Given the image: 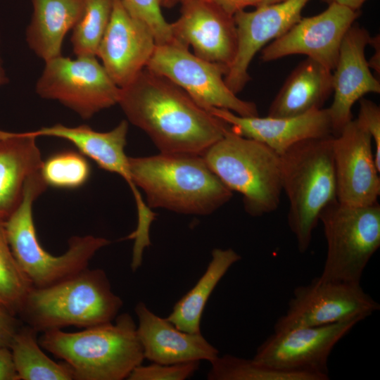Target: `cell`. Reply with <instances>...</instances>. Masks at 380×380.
Instances as JSON below:
<instances>
[{"mask_svg": "<svg viewBox=\"0 0 380 380\" xmlns=\"http://www.w3.org/2000/svg\"><path fill=\"white\" fill-rule=\"evenodd\" d=\"M231 15H234L236 13L245 10L248 6L258 7L260 5V0H207Z\"/></svg>", "mask_w": 380, "mask_h": 380, "instance_id": "36", "label": "cell"}, {"mask_svg": "<svg viewBox=\"0 0 380 380\" xmlns=\"http://www.w3.org/2000/svg\"><path fill=\"white\" fill-rule=\"evenodd\" d=\"M327 242L323 281L360 284L362 273L380 246V205L350 206L337 200L321 212Z\"/></svg>", "mask_w": 380, "mask_h": 380, "instance_id": "8", "label": "cell"}, {"mask_svg": "<svg viewBox=\"0 0 380 380\" xmlns=\"http://www.w3.org/2000/svg\"><path fill=\"white\" fill-rule=\"evenodd\" d=\"M358 15L359 11L331 2L323 12L301 18L285 34L272 41L262 49L261 58L270 62L302 54L333 71L343 37Z\"/></svg>", "mask_w": 380, "mask_h": 380, "instance_id": "13", "label": "cell"}, {"mask_svg": "<svg viewBox=\"0 0 380 380\" xmlns=\"http://www.w3.org/2000/svg\"><path fill=\"white\" fill-rule=\"evenodd\" d=\"M113 0H86L83 13L72 28L71 43L77 57L97 56L110 22Z\"/></svg>", "mask_w": 380, "mask_h": 380, "instance_id": "28", "label": "cell"}, {"mask_svg": "<svg viewBox=\"0 0 380 380\" xmlns=\"http://www.w3.org/2000/svg\"><path fill=\"white\" fill-rule=\"evenodd\" d=\"M39 343L72 369L74 380H123L144 360L137 325L131 315L77 332L52 329Z\"/></svg>", "mask_w": 380, "mask_h": 380, "instance_id": "3", "label": "cell"}, {"mask_svg": "<svg viewBox=\"0 0 380 380\" xmlns=\"http://www.w3.org/2000/svg\"><path fill=\"white\" fill-rule=\"evenodd\" d=\"M42 177L47 186L72 189L83 186L89 179V162L80 152L63 151L42 162Z\"/></svg>", "mask_w": 380, "mask_h": 380, "instance_id": "30", "label": "cell"}, {"mask_svg": "<svg viewBox=\"0 0 380 380\" xmlns=\"http://www.w3.org/2000/svg\"><path fill=\"white\" fill-rule=\"evenodd\" d=\"M366 0H329L328 4L335 2L353 11H358Z\"/></svg>", "mask_w": 380, "mask_h": 380, "instance_id": "38", "label": "cell"}, {"mask_svg": "<svg viewBox=\"0 0 380 380\" xmlns=\"http://www.w3.org/2000/svg\"><path fill=\"white\" fill-rule=\"evenodd\" d=\"M138 319L137 331L144 359L155 363L172 365L214 360L219 350L201 333L181 331L162 318L142 302L134 308Z\"/></svg>", "mask_w": 380, "mask_h": 380, "instance_id": "21", "label": "cell"}, {"mask_svg": "<svg viewBox=\"0 0 380 380\" xmlns=\"http://www.w3.org/2000/svg\"><path fill=\"white\" fill-rule=\"evenodd\" d=\"M40 170L27 179L17 208L5 220L7 239L22 272L34 288H44L69 279L88 267L96 253L110 241L92 235L74 236L67 251L55 256L44 249L37 239L32 208L47 188Z\"/></svg>", "mask_w": 380, "mask_h": 380, "instance_id": "6", "label": "cell"}, {"mask_svg": "<svg viewBox=\"0 0 380 380\" xmlns=\"http://www.w3.org/2000/svg\"><path fill=\"white\" fill-rule=\"evenodd\" d=\"M358 124L370 135L374 144V160L380 170V108L374 102L362 98L360 100Z\"/></svg>", "mask_w": 380, "mask_h": 380, "instance_id": "33", "label": "cell"}, {"mask_svg": "<svg viewBox=\"0 0 380 380\" xmlns=\"http://www.w3.org/2000/svg\"><path fill=\"white\" fill-rule=\"evenodd\" d=\"M1 309H6V308L5 307H4L1 304H0V310Z\"/></svg>", "mask_w": 380, "mask_h": 380, "instance_id": "43", "label": "cell"}, {"mask_svg": "<svg viewBox=\"0 0 380 380\" xmlns=\"http://www.w3.org/2000/svg\"><path fill=\"white\" fill-rule=\"evenodd\" d=\"M118 104L163 153L201 156L229 129L177 85L146 68L120 88Z\"/></svg>", "mask_w": 380, "mask_h": 380, "instance_id": "1", "label": "cell"}, {"mask_svg": "<svg viewBox=\"0 0 380 380\" xmlns=\"http://www.w3.org/2000/svg\"><path fill=\"white\" fill-rule=\"evenodd\" d=\"M283 1H285V0H260V5L258 6L279 3Z\"/></svg>", "mask_w": 380, "mask_h": 380, "instance_id": "41", "label": "cell"}, {"mask_svg": "<svg viewBox=\"0 0 380 380\" xmlns=\"http://www.w3.org/2000/svg\"><path fill=\"white\" fill-rule=\"evenodd\" d=\"M210 170L243 198L245 211L260 217L276 210L282 192L280 155L230 128L201 155Z\"/></svg>", "mask_w": 380, "mask_h": 380, "instance_id": "7", "label": "cell"}, {"mask_svg": "<svg viewBox=\"0 0 380 380\" xmlns=\"http://www.w3.org/2000/svg\"><path fill=\"white\" fill-rule=\"evenodd\" d=\"M0 380H20L8 347H0Z\"/></svg>", "mask_w": 380, "mask_h": 380, "instance_id": "35", "label": "cell"}, {"mask_svg": "<svg viewBox=\"0 0 380 380\" xmlns=\"http://www.w3.org/2000/svg\"><path fill=\"white\" fill-rule=\"evenodd\" d=\"M371 38L366 29L354 23L342 40L332 71L334 100L327 108L334 137L353 120L352 107L356 101L368 93H380L379 81L372 75L365 54Z\"/></svg>", "mask_w": 380, "mask_h": 380, "instance_id": "18", "label": "cell"}, {"mask_svg": "<svg viewBox=\"0 0 380 380\" xmlns=\"http://www.w3.org/2000/svg\"><path fill=\"white\" fill-rule=\"evenodd\" d=\"M156 46L149 27L132 15L121 0H113L97 56L118 87L123 88L137 77L146 67Z\"/></svg>", "mask_w": 380, "mask_h": 380, "instance_id": "16", "label": "cell"}, {"mask_svg": "<svg viewBox=\"0 0 380 380\" xmlns=\"http://www.w3.org/2000/svg\"><path fill=\"white\" fill-rule=\"evenodd\" d=\"M380 305L360 284L323 281L317 277L293 290L286 312L276 321L274 331L330 324L359 317L365 319Z\"/></svg>", "mask_w": 380, "mask_h": 380, "instance_id": "11", "label": "cell"}, {"mask_svg": "<svg viewBox=\"0 0 380 380\" xmlns=\"http://www.w3.org/2000/svg\"><path fill=\"white\" fill-rule=\"evenodd\" d=\"M37 137L0 130V218H6L22 201L25 182L40 170L43 160Z\"/></svg>", "mask_w": 380, "mask_h": 380, "instance_id": "22", "label": "cell"}, {"mask_svg": "<svg viewBox=\"0 0 380 380\" xmlns=\"http://www.w3.org/2000/svg\"><path fill=\"white\" fill-rule=\"evenodd\" d=\"M32 288L10 248L5 220L0 218V304L13 315H18Z\"/></svg>", "mask_w": 380, "mask_h": 380, "instance_id": "29", "label": "cell"}, {"mask_svg": "<svg viewBox=\"0 0 380 380\" xmlns=\"http://www.w3.org/2000/svg\"><path fill=\"white\" fill-rule=\"evenodd\" d=\"M363 319L359 317L315 327L274 331L257 348L255 360L280 371L329 379V357L334 346Z\"/></svg>", "mask_w": 380, "mask_h": 380, "instance_id": "12", "label": "cell"}, {"mask_svg": "<svg viewBox=\"0 0 380 380\" xmlns=\"http://www.w3.org/2000/svg\"><path fill=\"white\" fill-rule=\"evenodd\" d=\"M208 110L226 122L234 133L260 141L279 155L303 140L333 135L328 108L282 118L241 116L217 108Z\"/></svg>", "mask_w": 380, "mask_h": 380, "instance_id": "19", "label": "cell"}, {"mask_svg": "<svg viewBox=\"0 0 380 380\" xmlns=\"http://www.w3.org/2000/svg\"><path fill=\"white\" fill-rule=\"evenodd\" d=\"M241 259V255L231 248H214L203 274L175 303L166 319L181 331L201 333V317L210 296L229 269Z\"/></svg>", "mask_w": 380, "mask_h": 380, "instance_id": "25", "label": "cell"}, {"mask_svg": "<svg viewBox=\"0 0 380 380\" xmlns=\"http://www.w3.org/2000/svg\"><path fill=\"white\" fill-rule=\"evenodd\" d=\"M128 161L132 182L145 193L149 208L208 215L232 197L201 155L160 153Z\"/></svg>", "mask_w": 380, "mask_h": 380, "instance_id": "2", "label": "cell"}, {"mask_svg": "<svg viewBox=\"0 0 380 380\" xmlns=\"http://www.w3.org/2000/svg\"><path fill=\"white\" fill-rule=\"evenodd\" d=\"M369 44L372 45L375 48V53L374 56L371 58L370 61H368L370 68L374 69L376 72H378L379 74L380 70V51H379V37L375 36L372 37Z\"/></svg>", "mask_w": 380, "mask_h": 380, "instance_id": "37", "label": "cell"}, {"mask_svg": "<svg viewBox=\"0 0 380 380\" xmlns=\"http://www.w3.org/2000/svg\"><path fill=\"white\" fill-rule=\"evenodd\" d=\"M86 0H32L33 13L26 30L32 51L45 62L61 55L63 39L81 18Z\"/></svg>", "mask_w": 380, "mask_h": 380, "instance_id": "24", "label": "cell"}, {"mask_svg": "<svg viewBox=\"0 0 380 380\" xmlns=\"http://www.w3.org/2000/svg\"><path fill=\"white\" fill-rule=\"evenodd\" d=\"M37 331L21 325L10 349L20 380H74L71 367L65 362H57L42 350Z\"/></svg>", "mask_w": 380, "mask_h": 380, "instance_id": "26", "label": "cell"}, {"mask_svg": "<svg viewBox=\"0 0 380 380\" xmlns=\"http://www.w3.org/2000/svg\"><path fill=\"white\" fill-rule=\"evenodd\" d=\"M193 0H179V2L182 4H184L186 3H188L189 1H191Z\"/></svg>", "mask_w": 380, "mask_h": 380, "instance_id": "42", "label": "cell"}, {"mask_svg": "<svg viewBox=\"0 0 380 380\" xmlns=\"http://www.w3.org/2000/svg\"><path fill=\"white\" fill-rule=\"evenodd\" d=\"M8 82V78L6 76L5 72L1 65V61L0 58V86L6 84Z\"/></svg>", "mask_w": 380, "mask_h": 380, "instance_id": "40", "label": "cell"}, {"mask_svg": "<svg viewBox=\"0 0 380 380\" xmlns=\"http://www.w3.org/2000/svg\"><path fill=\"white\" fill-rule=\"evenodd\" d=\"M160 6L165 8H172L175 6L179 0H159Z\"/></svg>", "mask_w": 380, "mask_h": 380, "instance_id": "39", "label": "cell"}, {"mask_svg": "<svg viewBox=\"0 0 380 380\" xmlns=\"http://www.w3.org/2000/svg\"><path fill=\"white\" fill-rule=\"evenodd\" d=\"M122 305L104 270L87 267L53 285L32 287L18 315L26 324L42 333L111 322Z\"/></svg>", "mask_w": 380, "mask_h": 380, "instance_id": "4", "label": "cell"}, {"mask_svg": "<svg viewBox=\"0 0 380 380\" xmlns=\"http://www.w3.org/2000/svg\"><path fill=\"white\" fill-rule=\"evenodd\" d=\"M310 1L285 0L258 6L252 11L243 10L234 14L237 50L224 76L227 87L234 94L241 91L250 80L248 68L257 52L298 22L302 18L303 9Z\"/></svg>", "mask_w": 380, "mask_h": 380, "instance_id": "14", "label": "cell"}, {"mask_svg": "<svg viewBox=\"0 0 380 380\" xmlns=\"http://www.w3.org/2000/svg\"><path fill=\"white\" fill-rule=\"evenodd\" d=\"M174 40L191 46L197 56L227 66L237 50V31L233 15L207 0L182 4L181 15L170 23Z\"/></svg>", "mask_w": 380, "mask_h": 380, "instance_id": "17", "label": "cell"}, {"mask_svg": "<svg viewBox=\"0 0 380 380\" xmlns=\"http://www.w3.org/2000/svg\"><path fill=\"white\" fill-rule=\"evenodd\" d=\"M20 326L15 315L6 309L0 310V347L10 348Z\"/></svg>", "mask_w": 380, "mask_h": 380, "instance_id": "34", "label": "cell"}, {"mask_svg": "<svg viewBox=\"0 0 380 380\" xmlns=\"http://www.w3.org/2000/svg\"><path fill=\"white\" fill-rule=\"evenodd\" d=\"M333 139L303 140L280 155L282 191L289 202L288 224L301 253L310 246L322 210L337 200Z\"/></svg>", "mask_w": 380, "mask_h": 380, "instance_id": "5", "label": "cell"}, {"mask_svg": "<svg viewBox=\"0 0 380 380\" xmlns=\"http://www.w3.org/2000/svg\"><path fill=\"white\" fill-rule=\"evenodd\" d=\"M127 132L128 122L122 120L112 130L105 132L95 131L87 125L72 127L61 124L27 132L36 137L46 136L65 139L100 167L123 177L134 195L137 217L146 218L151 214V210L144 203L131 177L129 157L125 153Z\"/></svg>", "mask_w": 380, "mask_h": 380, "instance_id": "20", "label": "cell"}, {"mask_svg": "<svg viewBox=\"0 0 380 380\" xmlns=\"http://www.w3.org/2000/svg\"><path fill=\"white\" fill-rule=\"evenodd\" d=\"M370 135L350 120L333 139L337 201L350 206H366L378 202L380 170L372 151Z\"/></svg>", "mask_w": 380, "mask_h": 380, "instance_id": "15", "label": "cell"}, {"mask_svg": "<svg viewBox=\"0 0 380 380\" xmlns=\"http://www.w3.org/2000/svg\"><path fill=\"white\" fill-rule=\"evenodd\" d=\"M332 93V71L307 58L286 78L267 115L294 117L322 108Z\"/></svg>", "mask_w": 380, "mask_h": 380, "instance_id": "23", "label": "cell"}, {"mask_svg": "<svg viewBox=\"0 0 380 380\" xmlns=\"http://www.w3.org/2000/svg\"><path fill=\"white\" fill-rule=\"evenodd\" d=\"M199 361L178 364H153L137 366L128 380H184L191 377L199 367Z\"/></svg>", "mask_w": 380, "mask_h": 380, "instance_id": "32", "label": "cell"}, {"mask_svg": "<svg viewBox=\"0 0 380 380\" xmlns=\"http://www.w3.org/2000/svg\"><path fill=\"white\" fill-rule=\"evenodd\" d=\"M36 92L43 99L58 101L82 118L89 119L118 104L120 88L96 56L73 60L61 55L45 62Z\"/></svg>", "mask_w": 380, "mask_h": 380, "instance_id": "10", "label": "cell"}, {"mask_svg": "<svg viewBox=\"0 0 380 380\" xmlns=\"http://www.w3.org/2000/svg\"><path fill=\"white\" fill-rule=\"evenodd\" d=\"M128 11L144 23L152 32L156 44L174 40L170 23L164 18L159 0H121Z\"/></svg>", "mask_w": 380, "mask_h": 380, "instance_id": "31", "label": "cell"}, {"mask_svg": "<svg viewBox=\"0 0 380 380\" xmlns=\"http://www.w3.org/2000/svg\"><path fill=\"white\" fill-rule=\"evenodd\" d=\"M208 380H321L314 374L288 372L268 367L253 359L232 355H218L210 361Z\"/></svg>", "mask_w": 380, "mask_h": 380, "instance_id": "27", "label": "cell"}, {"mask_svg": "<svg viewBox=\"0 0 380 380\" xmlns=\"http://www.w3.org/2000/svg\"><path fill=\"white\" fill-rule=\"evenodd\" d=\"M183 89L205 110H229L241 116L258 115L256 105L239 99L227 85L228 68L204 60L175 40L156 44L146 67Z\"/></svg>", "mask_w": 380, "mask_h": 380, "instance_id": "9", "label": "cell"}]
</instances>
